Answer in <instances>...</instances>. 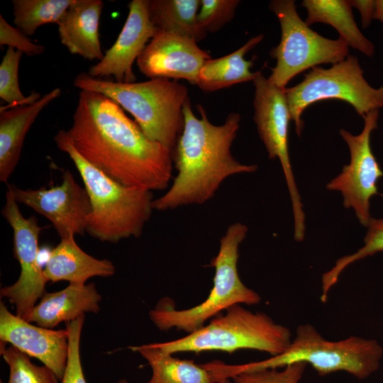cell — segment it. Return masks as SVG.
<instances>
[{"instance_id": "31", "label": "cell", "mask_w": 383, "mask_h": 383, "mask_svg": "<svg viewBox=\"0 0 383 383\" xmlns=\"http://www.w3.org/2000/svg\"><path fill=\"white\" fill-rule=\"evenodd\" d=\"M84 316L67 322L69 352L66 369L60 383H87L80 358V340Z\"/></svg>"}, {"instance_id": "17", "label": "cell", "mask_w": 383, "mask_h": 383, "mask_svg": "<svg viewBox=\"0 0 383 383\" xmlns=\"http://www.w3.org/2000/svg\"><path fill=\"white\" fill-rule=\"evenodd\" d=\"M104 7L101 0H74L57 23L61 43L73 55L101 60L99 28Z\"/></svg>"}, {"instance_id": "18", "label": "cell", "mask_w": 383, "mask_h": 383, "mask_svg": "<svg viewBox=\"0 0 383 383\" xmlns=\"http://www.w3.org/2000/svg\"><path fill=\"white\" fill-rule=\"evenodd\" d=\"M101 296L94 283H70L63 289L45 293L29 314L27 321L53 329L62 322H69L100 311Z\"/></svg>"}, {"instance_id": "22", "label": "cell", "mask_w": 383, "mask_h": 383, "mask_svg": "<svg viewBox=\"0 0 383 383\" xmlns=\"http://www.w3.org/2000/svg\"><path fill=\"white\" fill-rule=\"evenodd\" d=\"M301 6L307 11L305 22L308 26L319 22L331 25L348 46L372 56L374 46L357 27L348 1L304 0Z\"/></svg>"}, {"instance_id": "16", "label": "cell", "mask_w": 383, "mask_h": 383, "mask_svg": "<svg viewBox=\"0 0 383 383\" xmlns=\"http://www.w3.org/2000/svg\"><path fill=\"white\" fill-rule=\"evenodd\" d=\"M0 341L12 345L50 368L60 381L67 362L69 340L67 329L54 330L35 326L12 313L0 302Z\"/></svg>"}, {"instance_id": "8", "label": "cell", "mask_w": 383, "mask_h": 383, "mask_svg": "<svg viewBox=\"0 0 383 383\" xmlns=\"http://www.w3.org/2000/svg\"><path fill=\"white\" fill-rule=\"evenodd\" d=\"M270 9L277 17L281 40L270 55L276 60L268 79L280 88L299 73L321 64H335L348 55L349 46L340 38L323 37L299 16L293 0H274Z\"/></svg>"}, {"instance_id": "36", "label": "cell", "mask_w": 383, "mask_h": 383, "mask_svg": "<svg viewBox=\"0 0 383 383\" xmlns=\"http://www.w3.org/2000/svg\"><path fill=\"white\" fill-rule=\"evenodd\" d=\"M218 383H232V382H231L230 379H223L222 381H220Z\"/></svg>"}, {"instance_id": "1", "label": "cell", "mask_w": 383, "mask_h": 383, "mask_svg": "<svg viewBox=\"0 0 383 383\" xmlns=\"http://www.w3.org/2000/svg\"><path fill=\"white\" fill-rule=\"evenodd\" d=\"M67 133L77 152L114 181L151 192L167 188L172 152L148 138L111 98L80 91Z\"/></svg>"}, {"instance_id": "5", "label": "cell", "mask_w": 383, "mask_h": 383, "mask_svg": "<svg viewBox=\"0 0 383 383\" xmlns=\"http://www.w3.org/2000/svg\"><path fill=\"white\" fill-rule=\"evenodd\" d=\"M74 85L81 91L101 93L130 113L145 135L172 154L184 127L183 106L187 87L177 80L153 78L142 82L120 83L77 74Z\"/></svg>"}, {"instance_id": "7", "label": "cell", "mask_w": 383, "mask_h": 383, "mask_svg": "<svg viewBox=\"0 0 383 383\" xmlns=\"http://www.w3.org/2000/svg\"><path fill=\"white\" fill-rule=\"evenodd\" d=\"M222 316L187 335L171 341L151 343L162 352L223 351L240 349L265 352L272 356L283 353L292 343V333L268 315L252 312L241 304L234 305Z\"/></svg>"}, {"instance_id": "14", "label": "cell", "mask_w": 383, "mask_h": 383, "mask_svg": "<svg viewBox=\"0 0 383 383\" xmlns=\"http://www.w3.org/2000/svg\"><path fill=\"white\" fill-rule=\"evenodd\" d=\"M149 1L133 0L128 4V14L121 33L102 60L89 68V76L97 79L113 76L120 83L135 82L133 62L157 32L150 18Z\"/></svg>"}, {"instance_id": "28", "label": "cell", "mask_w": 383, "mask_h": 383, "mask_svg": "<svg viewBox=\"0 0 383 383\" xmlns=\"http://www.w3.org/2000/svg\"><path fill=\"white\" fill-rule=\"evenodd\" d=\"M23 54L21 51L8 48L0 64V97L9 104L16 106L37 100L26 97L19 87L18 68Z\"/></svg>"}, {"instance_id": "23", "label": "cell", "mask_w": 383, "mask_h": 383, "mask_svg": "<svg viewBox=\"0 0 383 383\" xmlns=\"http://www.w3.org/2000/svg\"><path fill=\"white\" fill-rule=\"evenodd\" d=\"M129 349L140 353L150 366L152 374L148 383H218L202 365L176 358L152 344L130 346Z\"/></svg>"}, {"instance_id": "19", "label": "cell", "mask_w": 383, "mask_h": 383, "mask_svg": "<svg viewBox=\"0 0 383 383\" xmlns=\"http://www.w3.org/2000/svg\"><path fill=\"white\" fill-rule=\"evenodd\" d=\"M61 94L55 88L28 104L0 111V181L6 183L21 157L26 135L43 109Z\"/></svg>"}, {"instance_id": "26", "label": "cell", "mask_w": 383, "mask_h": 383, "mask_svg": "<svg viewBox=\"0 0 383 383\" xmlns=\"http://www.w3.org/2000/svg\"><path fill=\"white\" fill-rule=\"evenodd\" d=\"M364 245L355 252L336 260L335 265L321 278V300L326 302L331 289L337 283L343 271L350 265L366 257L383 251V218H371L367 224Z\"/></svg>"}, {"instance_id": "33", "label": "cell", "mask_w": 383, "mask_h": 383, "mask_svg": "<svg viewBox=\"0 0 383 383\" xmlns=\"http://www.w3.org/2000/svg\"><path fill=\"white\" fill-rule=\"evenodd\" d=\"M350 5L356 8L361 16L362 26L367 28L370 26L376 8V1L372 0H353L348 1Z\"/></svg>"}, {"instance_id": "21", "label": "cell", "mask_w": 383, "mask_h": 383, "mask_svg": "<svg viewBox=\"0 0 383 383\" xmlns=\"http://www.w3.org/2000/svg\"><path fill=\"white\" fill-rule=\"evenodd\" d=\"M263 37V35L252 37L234 52L206 60L199 73L196 85L201 90L210 92L253 81L257 74V72L250 70L254 60H247L245 56Z\"/></svg>"}, {"instance_id": "10", "label": "cell", "mask_w": 383, "mask_h": 383, "mask_svg": "<svg viewBox=\"0 0 383 383\" xmlns=\"http://www.w3.org/2000/svg\"><path fill=\"white\" fill-rule=\"evenodd\" d=\"M254 121L269 157L278 158L292 199L294 218V238L302 241L305 232V216L301 197L294 177L288 150V131L292 119L286 88H280L266 78L261 71L252 81Z\"/></svg>"}, {"instance_id": "24", "label": "cell", "mask_w": 383, "mask_h": 383, "mask_svg": "<svg viewBox=\"0 0 383 383\" xmlns=\"http://www.w3.org/2000/svg\"><path fill=\"white\" fill-rule=\"evenodd\" d=\"M200 0H150L149 16L157 31L172 33L197 43L207 33L200 26Z\"/></svg>"}, {"instance_id": "9", "label": "cell", "mask_w": 383, "mask_h": 383, "mask_svg": "<svg viewBox=\"0 0 383 383\" xmlns=\"http://www.w3.org/2000/svg\"><path fill=\"white\" fill-rule=\"evenodd\" d=\"M286 94L299 135L304 126L302 113L313 103L328 99L344 101L362 118L383 107V85L379 88L370 86L357 58L350 55L328 69L313 67L300 83L286 89Z\"/></svg>"}, {"instance_id": "20", "label": "cell", "mask_w": 383, "mask_h": 383, "mask_svg": "<svg viewBox=\"0 0 383 383\" xmlns=\"http://www.w3.org/2000/svg\"><path fill=\"white\" fill-rule=\"evenodd\" d=\"M116 268L107 259H97L84 252L75 242L74 236L61 238L51 250L43 274L47 282L67 281L84 284L94 277H109Z\"/></svg>"}, {"instance_id": "4", "label": "cell", "mask_w": 383, "mask_h": 383, "mask_svg": "<svg viewBox=\"0 0 383 383\" xmlns=\"http://www.w3.org/2000/svg\"><path fill=\"white\" fill-rule=\"evenodd\" d=\"M382 355L383 349L376 340L350 336L331 341L324 338L312 325L306 323L297 328L294 339L280 355L241 365L213 361L207 362L206 367L218 382L231 379L242 372L277 369L295 362L311 365L321 376L345 371L363 379L379 369Z\"/></svg>"}, {"instance_id": "13", "label": "cell", "mask_w": 383, "mask_h": 383, "mask_svg": "<svg viewBox=\"0 0 383 383\" xmlns=\"http://www.w3.org/2000/svg\"><path fill=\"white\" fill-rule=\"evenodd\" d=\"M7 187L17 203L49 220L60 239L86 232L91 212L89 197L69 170L64 172L62 183L55 186L36 189H23L14 184Z\"/></svg>"}, {"instance_id": "25", "label": "cell", "mask_w": 383, "mask_h": 383, "mask_svg": "<svg viewBox=\"0 0 383 383\" xmlns=\"http://www.w3.org/2000/svg\"><path fill=\"white\" fill-rule=\"evenodd\" d=\"M74 0H13V23L27 36L46 23L59 22Z\"/></svg>"}, {"instance_id": "11", "label": "cell", "mask_w": 383, "mask_h": 383, "mask_svg": "<svg viewBox=\"0 0 383 383\" xmlns=\"http://www.w3.org/2000/svg\"><path fill=\"white\" fill-rule=\"evenodd\" d=\"M1 214L11 227L13 256L20 265V274L13 284L1 289V297L14 305L16 314L26 320L37 300L45 293L48 282L39 262V235L44 227L34 216L25 218L7 189Z\"/></svg>"}, {"instance_id": "2", "label": "cell", "mask_w": 383, "mask_h": 383, "mask_svg": "<svg viewBox=\"0 0 383 383\" xmlns=\"http://www.w3.org/2000/svg\"><path fill=\"white\" fill-rule=\"evenodd\" d=\"M198 111L199 118L188 98L183 106L184 127L172 152L177 173L167 191L154 199L153 210L203 204L215 196L228 177L257 169V165L240 163L232 155L240 127L238 113H229L222 125L216 126L210 122L202 106H198Z\"/></svg>"}, {"instance_id": "30", "label": "cell", "mask_w": 383, "mask_h": 383, "mask_svg": "<svg viewBox=\"0 0 383 383\" xmlns=\"http://www.w3.org/2000/svg\"><path fill=\"white\" fill-rule=\"evenodd\" d=\"M305 362H295L277 369H262L245 372L234 376L233 383H299L305 368Z\"/></svg>"}, {"instance_id": "6", "label": "cell", "mask_w": 383, "mask_h": 383, "mask_svg": "<svg viewBox=\"0 0 383 383\" xmlns=\"http://www.w3.org/2000/svg\"><path fill=\"white\" fill-rule=\"evenodd\" d=\"M247 233L248 227L237 222L230 225L220 239L218 254L211 262L215 269L213 287L204 301L177 310L167 299H162L150 311V318L158 329L176 328L191 333L234 305H254L260 301V295L243 283L238 270L239 246Z\"/></svg>"}, {"instance_id": "34", "label": "cell", "mask_w": 383, "mask_h": 383, "mask_svg": "<svg viewBox=\"0 0 383 383\" xmlns=\"http://www.w3.org/2000/svg\"><path fill=\"white\" fill-rule=\"evenodd\" d=\"M373 18L383 23V0L376 1V8Z\"/></svg>"}, {"instance_id": "32", "label": "cell", "mask_w": 383, "mask_h": 383, "mask_svg": "<svg viewBox=\"0 0 383 383\" xmlns=\"http://www.w3.org/2000/svg\"><path fill=\"white\" fill-rule=\"evenodd\" d=\"M0 45H8L29 56L41 55L45 51L43 45L35 43L18 28L11 26L2 15H0Z\"/></svg>"}, {"instance_id": "29", "label": "cell", "mask_w": 383, "mask_h": 383, "mask_svg": "<svg viewBox=\"0 0 383 383\" xmlns=\"http://www.w3.org/2000/svg\"><path fill=\"white\" fill-rule=\"evenodd\" d=\"M240 1L201 0L198 21L206 33L216 32L230 22Z\"/></svg>"}, {"instance_id": "35", "label": "cell", "mask_w": 383, "mask_h": 383, "mask_svg": "<svg viewBox=\"0 0 383 383\" xmlns=\"http://www.w3.org/2000/svg\"><path fill=\"white\" fill-rule=\"evenodd\" d=\"M115 383H128L126 379H121Z\"/></svg>"}, {"instance_id": "3", "label": "cell", "mask_w": 383, "mask_h": 383, "mask_svg": "<svg viewBox=\"0 0 383 383\" xmlns=\"http://www.w3.org/2000/svg\"><path fill=\"white\" fill-rule=\"evenodd\" d=\"M54 140L72 160L89 195L91 212L86 232L109 243L140 237L153 210L152 192L123 185L106 176L77 152L67 131L60 130Z\"/></svg>"}, {"instance_id": "27", "label": "cell", "mask_w": 383, "mask_h": 383, "mask_svg": "<svg viewBox=\"0 0 383 383\" xmlns=\"http://www.w3.org/2000/svg\"><path fill=\"white\" fill-rule=\"evenodd\" d=\"M6 345L1 343V355L9 368L7 383H59L60 379L50 368L35 365L28 355Z\"/></svg>"}, {"instance_id": "12", "label": "cell", "mask_w": 383, "mask_h": 383, "mask_svg": "<svg viewBox=\"0 0 383 383\" xmlns=\"http://www.w3.org/2000/svg\"><path fill=\"white\" fill-rule=\"evenodd\" d=\"M378 118L379 110L367 113L363 117V129L358 135L340 130V135L349 148L350 160L341 173L327 184L328 189L340 192L344 206L353 209L360 223L365 227L371 218L370 199L379 194L377 182L383 177L370 145L371 133L377 128Z\"/></svg>"}, {"instance_id": "15", "label": "cell", "mask_w": 383, "mask_h": 383, "mask_svg": "<svg viewBox=\"0 0 383 383\" xmlns=\"http://www.w3.org/2000/svg\"><path fill=\"white\" fill-rule=\"evenodd\" d=\"M211 58L194 39L157 31L136 62L140 71L150 79H182L196 85L202 66Z\"/></svg>"}]
</instances>
